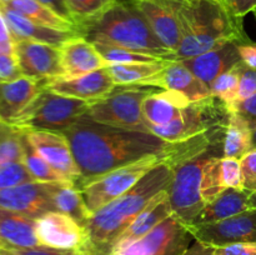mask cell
<instances>
[{"label": "cell", "mask_w": 256, "mask_h": 255, "mask_svg": "<svg viewBox=\"0 0 256 255\" xmlns=\"http://www.w3.org/2000/svg\"><path fill=\"white\" fill-rule=\"evenodd\" d=\"M252 149H256V129L252 130Z\"/></svg>", "instance_id": "50"}, {"label": "cell", "mask_w": 256, "mask_h": 255, "mask_svg": "<svg viewBox=\"0 0 256 255\" xmlns=\"http://www.w3.org/2000/svg\"><path fill=\"white\" fill-rule=\"evenodd\" d=\"M252 130L236 114L230 112L224 139V158L242 159L252 149Z\"/></svg>", "instance_id": "30"}, {"label": "cell", "mask_w": 256, "mask_h": 255, "mask_svg": "<svg viewBox=\"0 0 256 255\" xmlns=\"http://www.w3.org/2000/svg\"><path fill=\"white\" fill-rule=\"evenodd\" d=\"M5 5L36 24L56 30H64V32H79L76 25L72 24V22H68L39 0H12Z\"/></svg>", "instance_id": "28"}, {"label": "cell", "mask_w": 256, "mask_h": 255, "mask_svg": "<svg viewBox=\"0 0 256 255\" xmlns=\"http://www.w3.org/2000/svg\"><path fill=\"white\" fill-rule=\"evenodd\" d=\"M172 214V205L169 202V195H168V190H162L159 194L155 195L149 204L146 205L144 210L140 212L136 216V219L125 229V232L118 238L116 242L114 245L115 250L124 249V248L129 246L136 240L142 239L144 235L152 232L156 225L164 222L166 218H169ZM110 252V254H112Z\"/></svg>", "instance_id": "22"}, {"label": "cell", "mask_w": 256, "mask_h": 255, "mask_svg": "<svg viewBox=\"0 0 256 255\" xmlns=\"http://www.w3.org/2000/svg\"><path fill=\"white\" fill-rule=\"evenodd\" d=\"M62 134L69 140L82 174L75 182L78 189L118 168L152 155L164 154L169 144L152 132L109 126L86 115Z\"/></svg>", "instance_id": "1"}, {"label": "cell", "mask_w": 256, "mask_h": 255, "mask_svg": "<svg viewBox=\"0 0 256 255\" xmlns=\"http://www.w3.org/2000/svg\"><path fill=\"white\" fill-rule=\"evenodd\" d=\"M94 44L112 45L160 60H175L174 54L160 42L142 12L130 2L118 0L104 15L80 30Z\"/></svg>", "instance_id": "4"}, {"label": "cell", "mask_w": 256, "mask_h": 255, "mask_svg": "<svg viewBox=\"0 0 256 255\" xmlns=\"http://www.w3.org/2000/svg\"><path fill=\"white\" fill-rule=\"evenodd\" d=\"M219 2H222V4L226 5V6H228V4H229L230 0H219Z\"/></svg>", "instance_id": "52"}, {"label": "cell", "mask_w": 256, "mask_h": 255, "mask_svg": "<svg viewBox=\"0 0 256 255\" xmlns=\"http://www.w3.org/2000/svg\"><path fill=\"white\" fill-rule=\"evenodd\" d=\"M14 54L22 76L45 82L65 76L60 48L32 40H14Z\"/></svg>", "instance_id": "12"}, {"label": "cell", "mask_w": 256, "mask_h": 255, "mask_svg": "<svg viewBox=\"0 0 256 255\" xmlns=\"http://www.w3.org/2000/svg\"><path fill=\"white\" fill-rule=\"evenodd\" d=\"M254 94H256V69L248 66L242 62V68H240V82L238 102L239 100L248 99V98H250Z\"/></svg>", "instance_id": "41"}, {"label": "cell", "mask_w": 256, "mask_h": 255, "mask_svg": "<svg viewBox=\"0 0 256 255\" xmlns=\"http://www.w3.org/2000/svg\"><path fill=\"white\" fill-rule=\"evenodd\" d=\"M189 229L196 242L209 248L256 242V209L246 210L220 222L189 225Z\"/></svg>", "instance_id": "11"}, {"label": "cell", "mask_w": 256, "mask_h": 255, "mask_svg": "<svg viewBox=\"0 0 256 255\" xmlns=\"http://www.w3.org/2000/svg\"><path fill=\"white\" fill-rule=\"evenodd\" d=\"M22 162L26 169L32 174L35 182H72L69 178L65 176L60 172L52 166L44 158L39 155V152L32 146L26 138V132H24V156Z\"/></svg>", "instance_id": "31"}, {"label": "cell", "mask_w": 256, "mask_h": 255, "mask_svg": "<svg viewBox=\"0 0 256 255\" xmlns=\"http://www.w3.org/2000/svg\"><path fill=\"white\" fill-rule=\"evenodd\" d=\"M242 62L235 65L228 72H222L216 78L210 85V92L212 96L218 98L222 102L230 106L238 102V94H239V82H240V68Z\"/></svg>", "instance_id": "35"}, {"label": "cell", "mask_w": 256, "mask_h": 255, "mask_svg": "<svg viewBox=\"0 0 256 255\" xmlns=\"http://www.w3.org/2000/svg\"><path fill=\"white\" fill-rule=\"evenodd\" d=\"M185 255H214L212 252V248L205 246V245L200 244L199 242L195 240V244L188 249Z\"/></svg>", "instance_id": "49"}, {"label": "cell", "mask_w": 256, "mask_h": 255, "mask_svg": "<svg viewBox=\"0 0 256 255\" xmlns=\"http://www.w3.org/2000/svg\"><path fill=\"white\" fill-rule=\"evenodd\" d=\"M10 2H12V0H0V2H2V4H9Z\"/></svg>", "instance_id": "53"}, {"label": "cell", "mask_w": 256, "mask_h": 255, "mask_svg": "<svg viewBox=\"0 0 256 255\" xmlns=\"http://www.w3.org/2000/svg\"><path fill=\"white\" fill-rule=\"evenodd\" d=\"M0 249H2V244H0Z\"/></svg>", "instance_id": "56"}, {"label": "cell", "mask_w": 256, "mask_h": 255, "mask_svg": "<svg viewBox=\"0 0 256 255\" xmlns=\"http://www.w3.org/2000/svg\"><path fill=\"white\" fill-rule=\"evenodd\" d=\"M222 156H212V159L208 160L202 169L200 190H202V196L205 204L214 200L220 192L228 189L222 179Z\"/></svg>", "instance_id": "34"}, {"label": "cell", "mask_w": 256, "mask_h": 255, "mask_svg": "<svg viewBox=\"0 0 256 255\" xmlns=\"http://www.w3.org/2000/svg\"><path fill=\"white\" fill-rule=\"evenodd\" d=\"M6 255H88L82 250H62L54 248L39 246L25 248V249H2Z\"/></svg>", "instance_id": "43"}, {"label": "cell", "mask_w": 256, "mask_h": 255, "mask_svg": "<svg viewBox=\"0 0 256 255\" xmlns=\"http://www.w3.org/2000/svg\"><path fill=\"white\" fill-rule=\"evenodd\" d=\"M174 169L162 160L150 169L129 192L95 212L85 224L88 255H110L118 238L146 208L150 200L168 190Z\"/></svg>", "instance_id": "2"}, {"label": "cell", "mask_w": 256, "mask_h": 255, "mask_svg": "<svg viewBox=\"0 0 256 255\" xmlns=\"http://www.w3.org/2000/svg\"><path fill=\"white\" fill-rule=\"evenodd\" d=\"M142 86L179 92L192 102H200L212 96L210 88L199 78L195 76L179 60L168 62L166 66L154 78L145 82Z\"/></svg>", "instance_id": "18"}, {"label": "cell", "mask_w": 256, "mask_h": 255, "mask_svg": "<svg viewBox=\"0 0 256 255\" xmlns=\"http://www.w3.org/2000/svg\"><path fill=\"white\" fill-rule=\"evenodd\" d=\"M212 156H224V152L208 150L174 168V178L168 188L169 202L172 214L188 225L196 219L206 205L202 196L200 185L204 165Z\"/></svg>", "instance_id": "8"}, {"label": "cell", "mask_w": 256, "mask_h": 255, "mask_svg": "<svg viewBox=\"0 0 256 255\" xmlns=\"http://www.w3.org/2000/svg\"><path fill=\"white\" fill-rule=\"evenodd\" d=\"M164 154L152 155L102 175L80 188L84 202L92 214L129 192L150 169L164 160Z\"/></svg>", "instance_id": "9"}, {"label": "cell", "mask_w": 256, "mask_h": 255, "mask_svg": "<svg viewBox=\"0 0 256 255\" xmlns=\"http://www.w3.org/2000/svg\"><path fill=\"white\" fill-rule=\"evenodd\" d=\"M0 209L19 212L35 220L46 212H56L50 195L49 182H40L0 190Z\"/></svg>", "instance_id": "14"}, {"label": "cell", "mask_w": 256, "mask_h": 255, "mask_svg": "<svg viewBox=\"0 0 256 255\" xmlns=\"http://www.w3.org/2000/svg\"><path fill=\"white\" fill-rule=\"evenodd\" d=\"M35 182L22 162H9L0 166V190Z\"/></svg>", "instance_id": "37"}, {"label": "cell", "mask_w": 256, "mask_h": 255, "mask_svg": "<svg viewBox=\"0 0 256 255\" xmlns=\"http://www.w3.org/2000/svg\"><path fill=\"white\" fill-rule=\"evenodd\" d=\"M240 58L248 66L256 69V42H242L238 45Z\"/></svg>", "instance_id": "47"}, {"label": "cell", "mask_w": 256, "mask_h": 255, "mask_svg": "<svg viewBox=\"0 0 256 255\" xmlns=\"http://www.w3.org/2000/svg\"><path fill=\"white\" fill-rule=\"evenodd\" d=\"M22 76L15 54H0V82H10Z\"/></svg>", "instance_id": "42"}, {"label": "cell", "mask_w": 256, "mask_h": 255, "mask_svg": "<svg viewBox=\"0 0 256 255\" xmlns=\"http://www.w3.org/2000/svg\"><path fill=\"white\" fill-rule=\"evenodd\" d=\"M250 209H254L252 192H248L245 189L228 188L224 192H220L214 200L208 202L202 212L198 215L196 219L190 225L220 222V220L235 216Z\"/></svg>", "instance_id": "24"}, {"label": "cell", "mask_w": 256, "mask_h": 255, "mask_svg": "<svg viewBox=\"0 0 256 255\" xmlns=\"http://www.w3.org/2000/svg\"><path fill=\"white\" fill-rule=\"evenodd\" d=\"M230 112L228 105L215 96L190 102L172 122L150 128V132L166 142H176L215 129H226Z\"/></svg>", "instance_id": "7"}, {"label": "cell", "mask_w": 256, "mask_h": 255, "mask_svg": "<svg viewBox=\"0 0 256 255\" xmlns=\"http://www.w3.org/2000/svg\"><path fill=\"white\" fill-rule=\"evenodd\" d=\"M92 104L95 102L65 96L45 86L10 124L24 132H62L86 114Z\"/></svg>", "instance_id": "5"}, {"label": "cell", "mask_w": 256, "mask_h": 255, "mask_svg": "<svg viewBox=\"0 0 256 255\" xmlns=\"http://www.w3.org/2000/svg\"><path fill=\"white\" fill-rule=\"evenodd\" d=\"M72 20L78 29H82L104 15L118 0H65Z\"/></svg>", "instance_id": "32"}, {"label": "cell", "mask_w": 256, "mask_h": 255, "mask_svg": "<svg viewBox=\"0 0 256 255\" xmlns=\"http://www.w3.org/2000/svg\"><path fill=\"white\" fill-rule=\"evenodd\" d=\"M182 42L175 60L190 59L228 42H250L242 19L219 0H170Z\"/></svg>", "instance_id": "3"}, {"label": "cell", "mask_w": 256, "mask_h": 255, "mask_svg": "<svg viewBox=\"0 0 256 255\" xmlns=\"http://www.w3.org/2000/svg\"><path fill=\"white\" fill-rule=\"evenodd\" d=\"M214 255H256V242H236L220 248H212Z\"/></svg>", "instance_id": "44"}, {"label": "cell", "mask_w": 256, "mask_h": 255, "mask_svg": "<svg viewBox=\"0 0 256 255\" xmlns=\"http://www.w3.org/2000/svg\"><path fill=\"white\" fill-rule=\"evenodd\" d=\"M25 132L32 146L54 169L69 178L74 184L80 179L82 174L75 162L70 142L62 132L46 130H32Z\"/></svg>", "instance_id": "15"}, {"label": "cell", "mask_w": 256, "mask_h": 255, "mask_svg": "<svg viewBox=\"0 0 256 255\" xmlns=\"http://www.w3.org/2000/svg\"><path fill=\"white\" fill-rule=\"evenodd\" d=\"M46 82L26 76L10 82H0V122L10 124L46 86Z\"/></svg>", "instance_id": "23"}, {"label": "cell", "mask_w": 256, "mask_h": 255, "mask_svg": "<svg viewBox=\"0 0 256 255\" xmlns=\"http://www.w3.org/2000/svg\"><path fill=\"white\" fill-rule=\"evenodd\" d=\"M0 10L14 40H32L60 48L69 39L80 35L79 32H64L36 24L2 2H0Z\"/></svg>", "instance_id": "21"}, {"label": "cell", "mask_w": 256, "mask_h": 255, "mask_svg": "<svg viewBox=\"0 0 256 255\" xmlns=\"http://www.w3.org/2000/svg\"><path fill=\"white\" fill-rule=\"evenodd\" d=\"M24 130L0 122V166L22 162L24 156Z\"/></svg>", "instance_id": "33"}, {"label": "cell", "mask_w": 256, "mask_h": 255, "mask_svg": "<svg viewBox=\"0 0 256 255\" xmlns=\"http://www.w3.org/2000/svg\"><path fill=\"white\" fill-rule=\"evenodd\" d=\"M35 232L40 245L62 250L85 252L86 232L82 225L69 215L50 212L35 220Z\"/></svg>", "instance_id": "13"}, {"label": "cell", "mask_w": 256, "mask_h": 255, "mask_svg": "<svg viewBox=\"0 0 256 255\" xmlns=\"http://www.w3.org/2000/svg\"><path fill=\"white\" fill-rule=\"evenodd\" d=\"M170 60H156V62H132V64H112L108 66L112 80L116 86L140 85L159 74Z\"/></svg>", "instance_id": "29"}, {"label": "cell", "mask_w": 256, "mask_h": 255, "mask_svg": "<svg viewBox=\"0 0 256 255\" xmlns=\"http://www.w3.org/2000/svg\"><path fill=\"white\" fill-rule=\"evenodd\" d=\"M229 112L242 118L252 130L256 129V94L245 100H239L228 106Z\"/></svg>", "instance_id": "39"}, {"label": "cell", "mask_w": 256, "mask_h": 255, "mask_svg": "<svg viewBox=\"0 0 256 255\" xmlns=\"http://www.w3.org/2000/svg\"><path fill=\"white\" fill-rule=\"evenodd\" d=\"M190 100L182 92L174 90L155 92L142 102V114L149 129L172 122L182 109L190 104Z\"/></svg>", "instance_id": "26"}, {"label": "cell", "mask_w": 256, "mask_h": 255, "mask_svg": "<svg viewBox=\"0 0 256 255\" xmlns=\"http://www.w3.org/2000/svg\"><path fill=\"white\" fill-rule=\"evenodd\" d=\"M0 255H6V254H5V252H2V249H0Z\"/></svg>", "instance_id": "54"}, {"label": "cell", "mask_w": 256, "mask_h": 255, "mask_svg": "<svg viewBox=\"0 0 256 255\" xmlns=\"http://www.w3.org/2000/svg\"><path fill=\"white\" fill-rule=\"evenodd\" d=\"M252 12H254V16H255V19H256V8L254 10H252Z\"/></svg>", "instance_id": "55"}, {"label": "cell", "mask_w": 256, "mask_h": 255, "mask_svg": "<svg viewBox=\"0 0 256 255\" xmlns=\"http://www.w3.org/2000/svg\"><path fill=\"white\" fill-rule=\"evenodd\" d=\"M49 190L55 210L69 215L85 226L92 214L85 204L82 192L74 182H49Z\"/></svg>", "instance_id": "27"}, {"label": "cell", "mask_w": 256, "mask_h": 255, "mask_svg": "<svg viewBox=\"0 0 256 255\" xmlns=\"http://www.w3.org/2000/svg\"><path fill=\"white\" fill-rule=\"evenodd\" d=\"M0 54H14V39L0 10Z\"/></svg>", "instance_id": "45"}, {"label": "cell", "mask_w": 256, "mask_h": 255, "mask_svg": "<svg viewBox=\"0 0 256 255\" xmlns=\"http://www.w3.org/2000/svg\"><path fill=\"white\" fill-rule=\"evenodd\" d=\"M115 86L116 85L108 68L79 76L58 78L46 82V88L52 92L92 102H98L109 96Z\"/></svg>", "instance_id": "16"}, {"label": "cell", "mask_w": 256, "mask_h": 255, "mask_svg": "<svg viewBox=\"0 0 256 255\" xmlns=\"http://www.w3.org/2000/svg\"><path fill=\"white\" fill-rule=\"evenodd\" d=\"M140 12L168 50L176 55L182 42L179 22L170 0H128Z\"/></svg>", "instance_id": "17"}, {"label": "cell", "mask_w": 256, "mask_h": 255, "mask_svg": "<svg viewBox=\"0 0 256 255\" xmlns=\"http://www.w3.org/2000/svg\"><path fill=\"white\" fill-rule=\"evenodd\" d=\"M255 8L256 0H230L228 4V9L240 19H242L249 12H252Z\"/></svg>", "instance_id": "46"}, {"label": "cell", "mask_w": 256, "mask_h": 255, "mask_svg": "<svg viewBox=\"0 0 256 255\" xmlns=\"http://www.w3.org/2000/svg\"><path fill=\"white\" fill-rule=\"evenodd\" d=\"M158 90V88L140 85L119 86V89L115 86L109 96L92 104L85 115L109 126L150 132L142 114V102Z\"/></svg>", "instance_id": "6"}, {"label": "cell", "mask_w": 256, "mask_h": 255, "mask_svg": "<svg viewBox=\"0 0 256 255\" xmlns=\"http://www.w3.org/2000/svg\"><path fill=\"white\" fill-rule=\"evenodd\" d=\"M65 76H79L109 66L95 44L82 35L72 38L60 46Z\"/></svg>", "instance_id": "19"}, {"label": "cell", "mask_w": 256, "mask_h": 255, "mask_svg": "<svg viewBox=\"0 0 256 255\" xmlns=\"http://www.w3.org/2000/svg\"><path fill=\"white\" fill-rule=\"evenodd\" d=\"M39 2H42V4H45L46 6H49L50 9L54 10L56 14H59L60 16L64 18V19H66L68 22H72V24H74V22L72 20V16H70L69 10H68L65 0H39Z\"/></svg>", "instance_id": "48"}, {"label": "cell", "mask_w": 256, "mask_h": 255, "mask_svg": "<svg viewBox=\"0 0 256 255\" xmlns=\"http://www.w3.org/2000/svg\"><path fill=\"white\" fill-rule=\"evenodd\" d=\"M0 244L2 249H25L39 246L35 219L0 209Z\"/></svg>", "instance_id": "25"}, {"label": "cell", "mask_w": 256, "mask_h": 255, "mask_svg": "<svg viewBox=\"0 0 256 255\" xmlns=\"http://www.w3.org/2000/svg\"><path fill=\"white\" fill-rule=\"evenodd\" d=\"M242 174V189L256 192V149H252L240 159Z\"/></svg>", "instance_id": "40"}, {"label": "cell", "mask_w": 256, "mask_h": 255, "mask_svg": "<svg viewBox=\"0 0 256 255\" xmlns=\"http://www.w3.org/2000/svg\"><path fill=\"white\" fill-rule=\"evenodd\" d=\"M252 206L256 209V192H252Z\"/></svg>", "instance_id": "51"}, {"label": "cell", "mask_w": 256, "mask_h": 255, "mask_svg": "<svg viewBox=\"0 0 256 255\" xmlns=\"http://www.w3.org/2000/svg\"><path fill=\"white\" fill-rule=\"evenodd\" d=\"M222 170L225 186L234 188V189H242V174L240 159L222 156Z\"/></svg>", "instance_id": "38"}, {"label": "cell", "mask_w": 256, "mask_h": 255, "mask_svg": "<svg viewBox=\"0 0 256 255\" xmlns=\"http://www.w3.org/2000/svg\"><path fill=\"white\" fill-rule=\"evenodd\" d=\"M94 44V42H92ZM104 59L112 64H132V62H156L158 58L150 56V55L140 54V52H132V50L122 49V48L112 46V45L95 44Z\"/></svg>", "instance_id": "36"}, {"label": "cell", "mask_w": 256, "mask_h": 255, "mask_svg": "<svg viewBox=\"0 0 256 255\" xmlns=\"http://www.w3.org/2000/svg\"><path fill=\"white\" fill-rule=\"evenodd\" d=\"M192 242L189 225L172 214L142 239L110 255H185Z\"/></svg>", "instance_id": "10"}, {"label": "cell", "mask_w": 256, "mask_h": 255, "mask_svg": "<svg viewBox=\"0 0 256 255\" xmlns=\"http://www.w3.org/2000/svg\"><path fill=\"white\" fill-rule=\"evenodd\" d=\"M239 42H228L222 46L214 50L190 58V59L179 60L182 62L195 76L199 78L210 88L212 82L222 72H228L235 65L242 62L239 49Z\"/></svg>", "instance_id": "20"}]
</instances>
